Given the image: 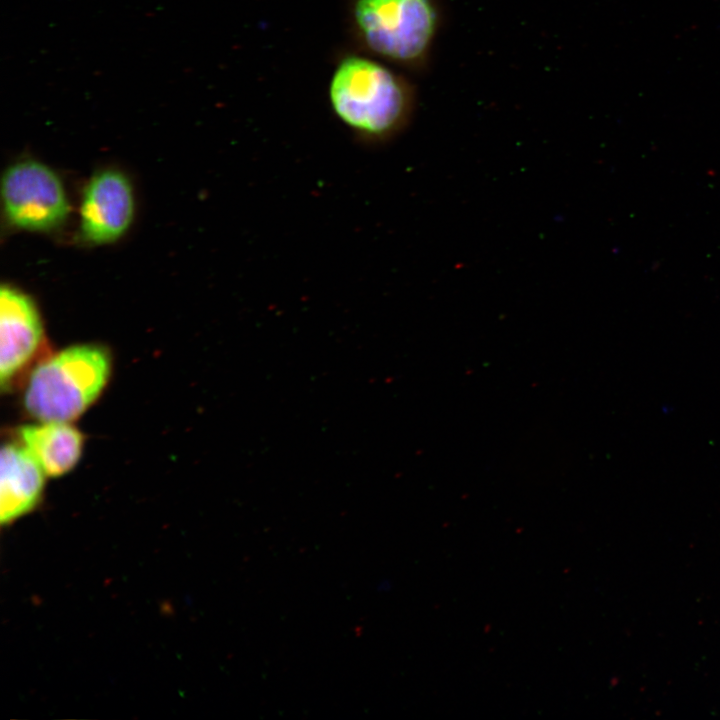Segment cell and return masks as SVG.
<instances>
[{
	"instance_id": "1",
	"label": "cell",
	"mask_w": 720,
	"mask_h": 720,
	"mask_svg": "<svg viewBox=\"0 0 720 720\" xmlns=\"http://www.w3.org/2000/svg\"><path fill=\"white\" fill-rule=\"evenodd\" d=\"M328 97L336 117L368 144L391 140L406 126L412 96L406 83L377 61L358 55L341 59Z\"/></svg>"
},
{
	"instance_id": "2",
	"label": "cell",
	"mask_w": 720,
	"mask_h": 720,
	"mask_svg": "<svg viewBox=\"0 0 720 720\" xmlns=\"http://www.w3.org/2000/svg\"><path fill=\"white\" fill-rule=\"evenodd\" d=\"M110 372L111 358L103 347H68L33 370L25 390V408L41 422L75 420L101 394Z\"/></svg>"
},
{
	"instance_id": "3",
	"label": "cell",
	"mask_w": 720,
	"mask_h": 720,
	"mask_svg": "<svg viewBox=\"0 0 720 720\" xmlns=\"http://www.w3.org/2000/svg\"><path fill=\"white\" fill-rule=\"evenodd\" d=\"M353 22L366 47L388 60H421L437 27L431 0H354Z\"/></svg>"
},
{
	"instance_id": "4",
	"label": "cell",
	"mask_w": 720,
	"mask_h": 720,
	"mask_svg": "<svg viewBox=\"0 0 720 720\" xmlns=\"http://www.w3.org/2000/svg\"><path fill=\"white\" fill-rule=\"evenodd\" d=\"M1 196L6 217L28 231H49L64 222L69 203L58 175L35 160L19 161L3 174Z\"/></svg>"
},
{
	"instance_id": "5",
	"label": "cell",
	"mask_w": 720,
	"mask_h": 720,
	"mask_svg": "<svg viewBox=\"0 0 720 720\" xmlns=\"http://www.w3.org/2000/svg\"><path fill=\"white\" fill-rule=\"evenodd\" d=\"M134 195L130 181L118 170L95 174L87 183L80 206L82 237L93 244L119 239L134 217Z\"/></svg>"
},
{
	"instance_id": "6",
	"label": "cell",
	"mask_w": 720,
	"mask_h": 720,
	"mask_svg": "<svg viewBox=\"0 0 720 720\" xmlns=\"http://www.w3.org/2000/svg\"><path fill=\"white\" fill-rule=\"evenodd\" d=\"M43 338L39 311L32 299L15 287L0 292V382L8 388L30 362Z\"/></svg>"
},
{
	"instance_id": "7",
	"label": "cell",
	"mask_w": 720,
	"mask_h": 720,
	"mask_svg": "<svg viewBox=\"0 0 720 720\" xmlns=\"http://www.w3.org/2000/svg\"><path fill=\"white\" fill-rule=\"evenodd\" d=\"M0 459V520L8 524L37 505L46 474L21 443L4 444Z\"/></svg>"
},
{
	"instance_id": "8",
	"label": "cell",
	"mask_w": 720,
	"mask_h": 720,
	"mask_svg": "<svg viewBox=\"0 0 720 720\" xmlns=\"http://www.w3.org/2000/svg\"><path fill=\"white\" fill-rule=\"evenodd\" d=\"M19 437L44 473L51 477L69 472L81 457L83 436L69 422L23 426Z\"/></svg>"
}]
</instances>
